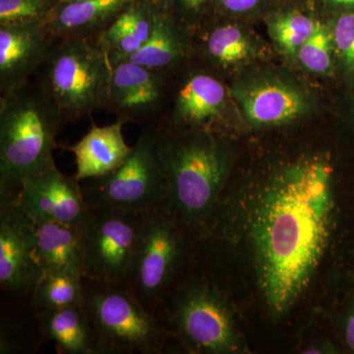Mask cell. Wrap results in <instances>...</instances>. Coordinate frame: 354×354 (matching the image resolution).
Here are the masks:
<instances>
[{
	"instance_id": "obj_30",
	"label": "cell",
	"mask_w": 354,
	"mask_h": 354,
	"mask_svg": "<svg viewBox=\"0 0 354 354\" xmlns=\"http://www.w3.org/2000/svg\"><path fill=\"white\" fill-rule=\"evenodd\" d=\"M346 339L349 348L354 353V307L351 310L346 322Z\"/></svg>"
},
{
	"instance_id": "obj_21",
	"label": "cell",
	"mask_w": 354,
	"mask_h": 354,
	"mask_svg": "<svg viewBox=\"0 0 354 354\" xmlns=\"http://www.w3.org/2000/svg\"><path fill=\"white\" fill-rule=\"evenodd\" d=\"M183 53V44L171 15L153 4V27L150 37L143 48L127 62L167 71L176 65Z\"/></svg>"
},
{
	"instance_id": "obj_11",
	"label": "cell",
	"mask_w": 354,
	"mask_h": 354,
	"mask_svg": "<svg viewBox=\"0 0 354 354\" xmlns=\"http://www.w3.org/2000/svg\"><path fill=\"white\" fill-rule=\"evenodd\" d=\"M18 202L36 223L82 227L90 213L80 181L65 176L57 167L26 181Z\"/></svg>"
},
{
	"instance_id": "obj_7",
	"label": "cell",
	"mask_w": 354,
	"mask_h": 354,
	"mask_svg": "<svg viewBox=\"0 0 354 354\" xmlns=\"http://www.w3.org/2000/svg\"><path fill=\"white\" fill-rule=\"evenodd\" d=\"M184 230L162 208L144 216L125 283L155 315L165 295L179 283L186 257Z\"/></svg>"
},
{
	"instance_id": "obj_8",
	"label": "cell",
	"mask_w": 354,
	"mask_h": 354,
	"mask_svg": "<svg viewBox=\"0 0 354 354\" xmlns=\"http://www.w3.org/2000/svg\"><path fill=\"white\" fill-rule=\"evenodd\" d=\"M158 320L192 351L220 353L234 346L232 317L220 293L206 283H178L162 299Z\"/></svg>"
},
{
	"instance_id": "obj_33",
	"label": "cell",
	"mask_w": 354,
	"mask_h": 354,
	"mask_svg": "<svg viewBox=\"0 0 354 354\" xmlns=\"http://www.w3.org/2000/svg\"><path fill=\"white\" fill-rule=\"evenodd\" d=\"M58 1L69 2V1H80V0H58Z\"/></svg>"
},
{
	"instance_id": "obj_14",
	"label": "cell",
	"mask_w": 354,
	"mask_h": 354,
	"mask_svg": "<svg viewBox=\"0 0 354 354\" xmlns=\"http://www.w3.org/2000/svg\"><path fill=\"white\" fill-rule=\"evenodd\" d=\"M133 1H58L43 24L53 41L68 37L100 36Z\"/></svg>"
},
{
	"instance_id": "obj_17",
	"label": "cell",
	"mask_w": 354,
	"mask_h": 354,
	"mask_svg": "<svg viewBox=\"0 0 354 354\" xmlns=\"http://www.w3.org/2000/svg\"><path fill=\"white\" fill-rule=\"evenodd\" d=\"M41 341L67 354H97L94 332L84 305L35 312Z\"/></svg>"
},
{
	"instance_id": "obj_32",
	"label": "cell",
	"mask_w": 354,
	"mask_h": 354,
	"mask_svg": "<svg viewBox=\"0 0 354 354\" xmlns=\"http://www.w3.org/2000/svg\"><path fill=\"white\" fill-rule=\"evenodd\" d=\"M333 1L342 6H354V0H333Z\"/></svg>"
},
{
	"instance_id": "obj_28",
	"label": "cell",
	"mask_w": 354,
	"mask_h": 354,
	"mask_svg": "<svg viewBox=\"0 0 354 354\" xmlns=\"http://www.w3.org/2000/svg\"><path fill=\"white\" fill-rule=\"evenodd\" d=\"M209 0H174L178 10L185 16H194L201 13ZM172 3V4H174Z\"/></svg>"
},
{
	"instance_id": "obj_12",
	"label": "cell",
	"mask_w": 354,
	"mask_h": 354,
	"mask_svg": "<svg viewBox=\"0 0 354 354\" xmlns=\"http://www.w3.org/2000/svg\"><path fill=\"white\" fill-rule=\"evenodd\" d=\"M165 70L122 62L113 67L106 109L118 120L155 127L165 97Z\"/></svg>"
},
{
	"instance_id": "obj_3",
	"label": "cell",
	"mask_w": 354,
	"mask_h": 354,
	"mask_svg": "<svg viewBox=\"0 0 354 354\" xmlns=\"http://www.w3.org/2000/svg\"><path fill=\"white\" fill-rule=\"evenodd\" d=\"M157 129L167 177V198L160 208L185 230L200 227L213 212L225 183L227 156L211 137L180 138Z\"/></svg>"
},
{
	"instance_id": "obj_29",
	"label": "cell",
	"mask_w": 354,
	"mask_h": 354,
	"mask_svg": "<svg viewBox=\"0 0 354 354\" xmlns=\"http://www.w3.org/2000/svg\"><path fill=\"white\" fill-rule=\"evenodd\" d=\"M260 0H220L223 8L230 12H245L254 8Z\"/></svg>"
},
{
	"instance_id": "obj_15",
	"label": "cell",
	"mask_w": 354,
	"mask_h": 354,
	"mask_svg": "<svg viewBox=\"0 0 354 354\" xmlns=\"http://www.w3.org/2000/svg\"><path fill=\"white\" fill-rule=\"evenodd\" d=\"M124 121L118 120L106 127L93 125L75 145L66 147L76 160L77 180L99 178L118 169L132 151L123 137Z\"/></svg>"
},
{
	"instance_id": "obj_4",
	"label": "cell",
	"mask_w": 354,
	"mask_h": 354,
	"mask_svg": "<svg viewBox=\"0 0 354 354\" xmlns=\"http://www.w3.org/2000/svg\"><path fill=\"white\" fill-rule=\"evenodd\" d=\"M113 66L99 36L55 39L38 85L64 122L106 109Z\"/></svg>"
},
{
	"instance_id": "obj_9",
	"label": "cell",
	"mask_w": 354,
	"mask_h": 354,
	"mask_svg": "<svg viewBox=\"0 0 354 354\" xmlns=\"http://www.w3.org/2000/svg\"><path fill=\"white\" fill-rule=\"evenodd\" d=\"M145 213L90 209L82 227L85 277L125 283Z\"/></svg>"
},
{
	"instance_id": "obj_24",
	"label": "cell",
	"mask_w": 354,
	"mask_h": 354,
	"mask_svg": "<svg viewBox=\"0 0 354 354\" xmlns=\"http://www.w3.org/2000/svg\"><path fill=\"white\" fill-rule=\"evenodd\" d=\"M58 0H0V26L44 23Z\"/></svg>"
},
{
	"instance_id": "obj_25",
	"label": "cell",
	"mask_w": 354,
	"mask_h": 354,
	"mask_svg": "<svg viewBox=\"0 0 354 354\" xmlns=\"http://www.w3.org/2000/svg\"><path fill=\"white\" fill-rule=\"evenodd\" d=\"M316 22L302 15L290 14L276 21L272 26L274 39L288 53L299 50L315 30Z\"/></svg>"
},
{
	"instance_id": "obj_16",
	"label": "cell",
	"mask_w": 354,
	"mask_h": 354,
	"mask_svg": "<svg viewBox=\"0 0 354 354\" xmlns=\"http://www.w3.org/2000/svg\"><path fill=\"white\" fill-rule=\"evenodd\" d=\"M34 257L41 272L85 277L82 227L36 223Z\"/></svg>"
},
{
	"instance_id": "obj_1",
	"label": "cell",
	"mask_w": 354,
	"mask_h": 354,
	"mask_svg": "<svg viewBox=\"0 0 354 354\" xmlns=\"http://www.w3.org/2000/svg\"><path fill=\"white\" fill-rule=\"evenodd\" d=\"M333 206L330 169L311 160L281 172L261 198L254 243L272 313L286 312L308 286L329 241Z\"/></svg>"
},
{
	"instance_id": "obj_20",
	"label": "cell",
	"mask_w": 354,
	"mask_h": 354,
	"mask_svg": "<svg viewBox=\"0 0 354 354\" xmlns=\"http://www.w3.org/2000/svg\"><path fill=\"white\" fill-rule=\"evenodd\" d=\"M247 118L256 124H279L304 113V97L281 83H262L245 91L241 97Z\"/></svg>"
},
{
	"instance_id": "obj_22",
	"label": "cell",
	"mask_w": 354,
	"mask_h": 354,
	"mask_svg": "<svg viewBox=\"0 0 354 354\" xmlns=\"http://www.w3.org/2000/svg\"><path fill=\"white\" fill-rule=\"evenodd\" d=\"M82 277L64 272H43L30 298L35 312L82 304Z\"/></svg>"
},
{
	"instance_id": "obj_31",
	"label": "cell",
	"mask_w": 354,
	"mask_h": 354,
	"mask_svg": "<svg viewBox=\"0 0 354 354\" xmlns=\"http://www.w3.org/2000/svg\"><path fill=\"white\" fill-rule=\"evenodd\" d=\"M156 7L165 12H169V8L174 3V0H151Z\"/></svg>"
},
{
	"instance_id": "obj_10",
	"label": "cell",
	"mask_w": 354,
	"mask_h": 354,
	"mask_svg": "<svg viewBox=\"0 0 354 354\" xmlns=\"http://www.w3.org/2000/svg\"><path fill=\"white\" fill-rule=\"evenodd\" d=\"M36 223L18 197L0 198V286L4 292L30 298L41 272L34 257Z\"/></svg>"
},
{
	"instance_id": "obj_26",
	"label": "cell",
	"mask_w": 354,
	"mask_h": 354,
	"mask_svg": "<svg viewBox=\"0 0 354 354\" xmlns=\"http://www.w3.org/2000/svg\"><path fill=\"white\" fill-rule=\"evenodd\" d=\"M299 59L311 71L325 72L330 67V38L321 23L316 22L311 37L299 48Z\"/></svg>"
},
{
	"instance_id": "obj_18",
	"label": "cell",
	"mask_w": 354,
	"mask_h": 354,
	"mask_svg": "<svg viewBox=\"0 0 354 354\" xmlns=\"http://www.w3.org/2000/svg\"><path fill=\"white\" fill-rule=\"evenodd\" d=\"M225 102L227 91L218 79L203 72L192 74L177 88L174 120L193 127L208 124L221 115Z\"/></svg>"
},
{
	"instance_id": "obj_23",
	"label": "cell",
	"mask_w": 354,
	"mask_h": 354,
	"mask_svg": "<svg viewBox=\"0 0 354 354\" xmlns=\"http://www.w3.org/2000/svg\"><path fill=\"white\" fill-rule=\"evenodd\" d=\"M206 50L212 60L227 68L245 59L250 48L239 28L234 25H223L209 32Z\"/></svg>"
},
{
	"instance_id": "obj_2",
	"label": "cell",
	"mask_w": 354,
	"mask_h": 354,
	"mask_svg": "<svg viewBox=\"0 0 354 354\" xmlns=\"http://www.w3.org/2000/svg\"><path fill=\"white\" fill-rule=\"evenodd\" d=\"M64 121L38 83L0 97V198L18 197L26 181L55 167V138Z\"/></svg>"
},
{
	"instance_id": "obj_19",
	"label": "cell",
	"mask_w": 354,
	"mask_h": 354,
	"mask_svg": "<svg viewBox=\"0 0 354 354\" xmlns=\"http://www.w3.org/2000/svg\"><path fill=\"white\" fill-rule=\"evenodd\" d=\"M153 27L151 0H134L99 36L113 66L120 64L141 50Z\"/></svg>"
},
{
	"instance_id": "obj_6",
	"label": "cell",
	"mask_w": 354,
	"mask_h": 354,
	"mask_svg": "<svg viewBox=\"0 0 354 354\" xmlns=\"http://www.w3.org/2000/svg\"><path fill=\"white\" fill-rule=\"evenodd\" d=\"M81 185L90 209L146 213L160 208L167 198V177L157 128L144 130L118 169Z\"/></svg>"
},
{
	"instance_id": "obj_13",
	"label": "cell",
	"mask_w": 354,
	"mask_h": 354,
	"mask_svg": "<svg viewBox=\"0 0 354 354\" xmlns=\"http://www.w3.org/2000/svg\"><path fill=\"white\" fill-rule=\"evenodd\" d=\"M53 43L43 23L0 26L1 94L29 83L43 66Z\"/></svg>"
},
{
	"instance_id": "obj_5",
	"label": "cell",
	"mask_w": 354,
	"mask_h": 354,
	"mask_svg": "<svg viewBox=\"0 0 354 354\" xmlns=\"http://www.w3.org/2000/svg\"><path fill=\"white\" fill-rule=\"evenodd\" d=\"M83 305L97 354H162L174 337L125 283L83 277Z\"/></svg>"
},
{
	"instance_id": "obj_27",
	"label": "cell",
	"mask_w": 354,
	"mask_h": 354,
	"mask_svg": "<svg viewBox=\"0 0 354 354\" xmlns=\"http://www.w3.org/2000/svg\"><path fill=\"white\" fill-rule=\"evenodd\" d=\"M335 41L344 62L354 70V14L342 15L337 21Z\"/></svg>"
}]
</instances>
